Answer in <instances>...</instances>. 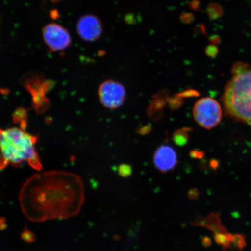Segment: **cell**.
I'll list each match as a JSON object with an SVG mask.
<instances>
[{
	"label": "cell",
	"instance_id": "obj_1",
	"mask_svg": "<svg viewBox=\"0 0 251 251\" xmlns=\"http://www.w3.org/2000/svg\"><path fill=\"white\" fill-rule=\"evenodd\" d=\"M19 201L24 215L31 222L74 217L84 202L83 181L71 172L39 173L25 182Z\"/></svg>",
	"mask_w": 251,
	"mask_h": 251
},
{
	"label": "cell",
	"instance_id": "obj_2",
	"mask_svg": "<svg viewBox=\"0 0 251 251\" xmlns=\"http://www.w3.org/2000/svg\"><path fill=\"white\" fill-rule=\"evenodd\" d=\"M38 137L20 127H0V170L11 165L14 167L26 162L30 167L41 171L43 166L36 150Z\"/></svg>",
	"mask_w": 251,
	"mask_h": 251
},
{
	"label": "cell",
	"instance_id": "obj_3",
	"mask_svg": "<svg viewBox=\"0 0 251 251\" xmlns=\"http://www.w3.org/2000/svg\"><path fill=\"white\" fill-rule=\"evenodd\" d=\"M232 75L222 99L226 112L251 125V67L246 63H235Z\"/></svg>",
	"mask_w": 251,
	"mask_h": 251
},
{
	"label": "cell",
	"instance_id": "obj_4",
	"mask_svg": "<svg viewBox=\"0 0 251 251\" xmlns=\"http://www.w3.org/2000/svg\"><path fill=\"white\" fill-rule=\"evenodd\" d=\"M193 115L197 124L205 129L210 130L221 121L222 110L217 101L210 97H204L196 102Z\"/></svg>",
	"mask_w": 251,
	"mask_h": 251
},
{
	"label": "cell",
	"instance_id": "obj_5",
	"mask_svg": "<svg viewBox=\"0 0 251 251\" xmlns=\"http://www.w3.org/2000/svg\"><path fill=\"white\" fill-rule=\"evenodd\" d=\"M98 96L100 102L104 107L115 109L123 105L126 97V90L119 81L106 80L99 86Z\"/></svg>",
	"mask_w": 251,
	"mask_h": 251
},
{
	"label": "cell",
	"instance_id": "obj_6",
	"mask_svg": "<svg viewBox=\"0 0 251 251\" xmlns=\"http://www.w3.org/2000/svg\"><path fill=\"white\" fill-rule=\"evenodd\" d=\"M44 42L50 52H58L68 48L72 43L71 36L61 25L50 23L43 27Z\"/></svg>",
	"mask_w": 251,
	"mask_h": 251
},
{
	"label": "cell",
	"instance_id": "obj_7",
	"mask_svg": "<svg viewBox=\"0 0 251 251\" xmlns=\"http://www.w3.org/2000/svg\"><path fill=\"white\" fill-rule=\"evenodd\" d=\"M51 81L44 79L39 76L27 78L25 87L32 96L33 106L38 114H42L49 108L50 102L46 94L51 88Z\"/></svg>",
	"mask_w": 251,
	"mask_h": 251
},
{
	"label": "cell",
	"instance_id": "obj_8",
	"mask_svg": "<svg viewBox=\"0 0 251 251\" xmlns=\"http://www.w3.org/2000/svg\"><path fill=\"white\" fill-rule=\"evenodd\" d=\"M76 31L81 39L86 42H96L102 36V23L95 15H84L77 22Z\"/></svg>",
	"mask_w": 251,
	"mask_h": 251
},
{
	"label": "cell",
	"instance_id": "obj_9",
	"mask_svg": "<svg viewBox=\"0 0 251 251\" xmlns=\"http://www.w3.org/2000/svg\"><path fill=\"white\" fill-rule=\"evenodd\" d=\"M153 162L159 172L167 173L174 170L177 166V154L171 146L162 145L153 153Z\"/></svg>",
	"mask_w": 251,
	"mask_h": 251
},
{
	"label": "cell",
	"instance_id": "obj_10",
	"mask_svg": "<svg viewBox=\"0 0 251 251\" xmlns=\"http://www.w3.org/2000/svg\"><path fill=\"white\" fill-rule=\"evenodd\" d=\"M27 110L24 108H19L14 112V122L16 124L20 125L22 129L26 130L27 126Z\"/></svg>",
	"mask_w": 251,
	"mask_h": 251
},
{
	"label": "cell",
	"instance_id": "obj_11",
	"mask_svg": "<svg viewBox=\"0 0 251 251\" xmlns=\"http://www.w3.org/2000/svg\"><path fill=\"white\" fill-rule=\"evenodd\" d=\"M190 130V128H183L175 131L172 136L174 142L179 146L186 145L189 139L188 133Z\"/></svg>",
	"mask_w": 251,
	"mask_h": 251
},
{
	"label": "cell",
	"instance_id": "obj_12",
	"mask_svg": "<svg viewBox=\"0 0 251 251\" xmlns=\"http://www.w3.org/2000/svg\"><path fill=\"white\" fill-rule=\"evenodd\" d=\"M20 237L25 242L29 244L34 243L37 240L35 234L27 227H25L22 231Z\"/></svg>",
	"mask_w": 251,
	"mask_h": 251
},
{
	"label": "cell",
	"instance_id": "obj_13",
	"mask_svg": "<svg viewBox=\"0 0 251 251\" xmlns=\"http://www.w3.org/2000/svg\"><path fill=\"white\" fill-rule=\"evenodd\" d=\"M118 172L122 177H129L131 173H132V169L129 165L122 164L119 166Z\"/></svg>",
	"mask_w": 251,
	"mask_h": 251
},
{
	"label": "cell",
	"instance_id": "obj_14",
	"mask_svg": "<svg viewBox=\"0 0 251 251\" xmlns=\"http://www.w3.org/2000/svg\"><path fill=\"white\" fill-rule=\"evenodd\" d=\"M218 50L214 46H209L206 49V53L210 56H215L217 55Z\"/></svg>",
	"mask_w": 251,
	"mask_h": 251
},
{
	"label": "cell",
	"instance_id": "obj_15",
	"mask_svg": "<svg viewBox=\"0 0 251 251\" xmlns=\"http://www.w3.org/2000/svg\"><path fill=\"white\" fill-rule=\"evenodd\" d=\"M8 228V225L6 223L4 218H0V231H4Z\"/></svg>",
	"mask_w": 251,
	"mask_h": 251
},
{
	"label": "cell",
	"instance_id": "obj_16",
	"mask_svg": "<svg viewBox=\"0 0 251 251\" xmlns=\"http://www.w3.org/2000/svg\"><path fill=\"white\" fill-rule=\"evenodd\" d=\"M197 191L195 190H191L188 192V196L189 197L190 199L193 200L195 199L197 197V194H196Z\"/></svg>",
	"mask_w": 251,
	"mask_h": 251
},
{
	"label": "cell",
	"instance_id": "obj_17",
	"mask_svg": "<svg viewBox=\"0 0 251 251\" xmlns=\"http://www.w3.org/2000/svg\"><path fill=\"white\" fill-rule=\"evenodd\" d=\"M0 24H1V18H0Z\"/></svg>",
	"mask_w": 251,
	"mask_h": 251
}]
</instances>
